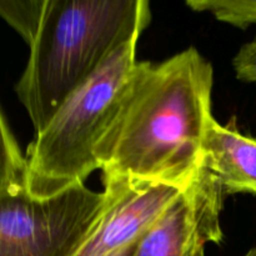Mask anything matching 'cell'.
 Wrapping results in <instances>:
<instances>
[{"mask_svg": "<svg viewBox=\"0 0 256 256\" xmlns=\"http://www.w3.org/2000/svg\"><path fill=\"white\" fill-rule=\"evenodd\" d=\"M212 80V64L194 48L158 65L139 62L126 102L98 148L102 184L188 186L202 169Z\"/></svg>", "mask_w": 256, "mask_h": 256, "instance_id": "obj_1", "label": "cell"}, {"mask_svg": "<svg viewBox=\"0 0 256 256\" xmlns=\"http://www.w3.org/2000/svg\"><path fill=\"white\" fill-rule=\"evenodd\" d=\"M150 22L146 0H46L15 92L35 134L62 102Z\"/></svg>", "mask_w": 256, "mask_h": 256, "instance_id": "obj_2", "label": "cell"}, {"mask_svg": "<svg viewBox=\"0 0 256 256\" xmlns=\"http://www.w3.org/2000/svg\"><path fill=\"white\" fill-rule=\"evenodd\" d=\"M139 38L122 45L35 134L25 154L30 194L52 196L84 184L99 170L98 148L122 112L136 74Z\"/></svg>", "mask_w": 256, "mask_h": 256, "instance_id": "obj_3", "label": "cell"}, {"mask_svg": "<svg viewBox=\"0 0 256 256\" xmlns=\"http://www.w3.org/2000/svg\"><path fill=\"white\" fill-rule=\"evenodd\" d=\"M109 199L84 184L48 198L30 194L25 182L0 188V256H74Z\"/></svg>", "mask_w": 256, "mask_h": 256, "instance_id": "obj_4", "label": "cell"}, {"mask_svg": "<svg viewBox=\"0 0 256 256\" xmlns=\"http://www.w3.org/2000/svg\"><path fill=\"white\" fill-rule=\"evenodd\" d=\"M224 190L202 166L179 199L139 240L134 256H204L208 244L222 242Z\"/></svg>", "mask_w": 256, "mask_h": 256, "instance_id": "obj_5", "label": "cell"}, {"mask_svg": "<svg viewBox=\"0 0 256 256\" xmlns=\"http://www.w3.org/2000/svg\"><path fill=\"white\" fill-rule=\"evenodd\" d=\"M188 186L129 180L105 182L109 204L74 256H112L138 242Z\"/></svg>", "mask_w": 256, "mask_h": 256, "instance_id": "obj_6", "label": "cell"}, {"mask_svg": "<svg viewBox=\"0 0 256 256\" xmlns=\"http://www.w3.org/2000/svg\"><path fill=\"white\" fill-rule=\"evenodd\" d=\"M222 185L224 194L256 195V136L242 134L230 122L212 116L202 144V164Z\"/></svg>", "mask_w": 256, "mask_h": 256, "instance_id": "obj_7", "label": "cell"}, {"mask_svg": "<svg viewBox=\"0 0 256 256\" xmlns=\"http://www.w3.org/2000/svg\"><path fill=\"white\" fill-rule=\"evenodd\" d=\"M46 0H0V16L32 45L42 25Z\"/></svg>", "mask_w": 256, "mask_h": 256, "instance_id": "obj_8", "label": "cell"}, {"mask_svg": "<svg viewBox=\"0 0 256 256\" xmlns=\"http://www.w3.org/2000/svg\"><path fill=\"white\" fill-rule=\"evenodd\" d=\"M186 5L195 12H208L220 22L242 29L256 25V0H189Z\"/></svg>", "mask_w": 256, "mask_h": 256, "instance_id": "obj_9", "label": "cell"}, {"mask_svg": "<svg viewBox=\"0 0 256 256\" xmlns=\"http://www.w3.org/2000/svg\"><path fill=\"white\" fill-rule=\"evenodd\" d=\"M20 182H25V156L0 109V188Z\"/></svg>", "mask_w": 256, "mask_h": 256, "instance_id": "obj_10", "label": "cell"}, {"mask_svg": "<svg viewBox=\"0 0 256 256\" xmlns=\"http://www.w3.org/2000/svg\"><path fill=\"white\" fill-rule=\"evenodd\" d=\"M232 64L240 80L256 84V39L242 46Z\"/></svg>", "mask_w": 256, "mask_h": 256, "instance_id": "obj_11", "label": "cell"}, {"mask_svg": "<svg viewBox=\"0 0 256 256\" xmlns=\"http://www.w3.org/2000/svg\"><path fill=\"white\" fill-rule=\"evenodd\" d=\"M138 242H135V244L130 245V246H128V248H124V249L120 250V252H115V254H112V256H134V252H135V249H136Z\"/></svg>", "mask_w": 256, "mask_h": 256, "instance_id": "obj_12", "label": "cell"}, {"mask_svg": "<svg viewBox=\"0 0 256 256\" xmlns=\"http://www.w3.org/2000/svg\"><path fill=\"white\" fill-rule=\"evenodd\" d=\"M244 256H256V249H252L246 252Z\"/></svg>", "mask_w": 256, "mask_h": 256, "instance_id": "obj_13", "label": "cell"}, {"mask_svg": "<svg viewBox=\"0 0 256 256\" xmlns=\"http://www.w3.org/2000/svg\"><path fill=\"white\" fill-rule=\"evenodd\" d=\"M255 39H256V38H255Z\"/></svg>", "mask_w": 256, "mask_h": 256, "instance_id": "obj_14", "label": "cell"}]
</instances>
